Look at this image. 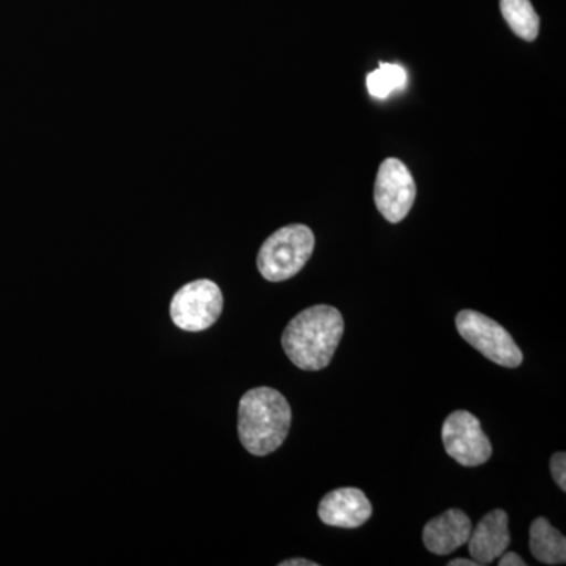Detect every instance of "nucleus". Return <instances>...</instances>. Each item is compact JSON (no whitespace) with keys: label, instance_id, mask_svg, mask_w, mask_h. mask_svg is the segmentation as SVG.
<instances>
[{"label":"nucleus","instance_id":"f257e3e1","mask_svg":"<svg viewBox=\"0 0 566 566\" xmlns=\"http://www.w3.org/2000/svg\"><path fill=\"white\" fill-rule=\"evenodd\" d=\"M344 331V316L337 308L314 305L294 316L285 327L283 352L301 370H323L333 360Z\"/></svg>","mask_w":566,"mask_h":566},{"label":"nucleus","instance_id":"f03ea898","mask_svg":"<svg viewBox=\"0 0 566 566\" xmlns=\"http://www.w3.org/2000/svg\"><path fill=\"white\" fill-rule=\"evenodd\" d=\"M292 427V406L273 387L245 392L238 408V433L249 453L266 457L285 442Z\"/></svg>","mask_w":566,"mask_h":566},{"label":"nucleus","instance_id":"7ed1b4c3","mask_svg":"<svg viewBox=\"0 0 566 566\" xmlns=\"http://www.w3.org/2000/svg\"><path fill=\"white\" fill-rule=\"evenodd\" d=\"M314 249L315 234L307 226L282 227L260 248L256 268L266 281H289L307 264Z\"/></svg>","mask_w":566,"mask_h":566},{"label":"nucleus","instance_id":"20e7f679","mask_svg":"<svg viewBox=\"0 0 566 566\" xmlns=\"http://www.w3.org/2000/svg\"><path fill=\"white\" fill-rule=\"evenodd\" d=\"M455 323L461 337L491 363L506 368H516L523 364L520 346L509 331L490 316L475 311H463L457 315Z\"/></svg>","mask_w":566,"mask_h":566},{"label":"nucleus","instance_id":"39448f33","mask_svg":"<svg viewBox=\"0 0 566 566\" xmlns=\"http://www.w3.org/2000/svg\"><path fill=\"white\" fill-rule=\"evenodd\" d=\"M222 308L223 296L218 283L199 279L186 283L174 294L170 318L186 333H202L218 322Z\"/></svg>","mask_w":566,"mask_h":566},{"label":"nucleus","instance_id":"423d86ee","mask_svg":"<svg viewBox=\"0 0 566 566\" xmlns=\"http://www.w3.org/2000/svg\"><path fill=\"white\" fill-rule=\"evenodd\" d=\"M446 452L458 464L476 468L493 455V446L483 431L480 420L468 411H455L442 424Z\"/></svg>","mask_w":566,"mask_h":566},{"label":"nucleus","instance_id":"0eeeda50","mask_svg":"<svg viewBox=\"0 0 566 566\" xmlns=\"http://www.w3.org/2000/svg\"><path fill=\"white\" fill-rule=\"evenodd\" d=\"M415 178L400 159L389 158L379 166L375 182V203L390 223L403 221L416 202Z\"/></svg>","mask_w":566,"mask_h":566},{"label":"nucleus","instance_id":"6e6552de","mask_svg":"<svg viewBox=\"0 0 566 566\" xmlns=\"http://www.w3.org/2000/svg\"><path fill=\"white\" fill-rule=\"evenodd\" d=\"M374 515L370 501L359 488H340L322 499L318 516L326 526L357 528Z\"/></svg>","mask_w":566,"mask_h":566},{"label":"nucleus","instance_id":"1a4fd4ad","mask_svg":"<svg viewBox=\"0 0 566 566\" xmlns=\"http://www.w3.org/2000/svg\"><path fill=\"white\" fill-rule=\"evenodd\" d=\"M469 554L479 565H491L509 551L512 536L509 531V515L497 509L488 513L476 524L468 539Z\"/></svg>","mask_w":566,"mask_h":566},{"label":"nucleus","instance_id":"9d476101","mask_svg":"<svg viewBox=\"0 0 566 566\" xmlns=\"http://www.w3.org/2000/svg\"><path fill=\"white\" fill-rule=\"evenodd\" d=\"M471 532L472 523L469 516L461 510L450 509L424 526V547L436 556H449L468 543Z\"/></svg>","mask_w":566,"mask_h":566},{"label":"nucleus","instance_id":"9b49d317","mask_svg":"<svg viewBox=\"0 0 566 566\" xmlns=\"http://www.w3.org/2000/svg\"><path fill=\"white\" fill-rule=\"evenodd\" d=\"M531 553L545 565H564L566 562L565 536L551 526L546 517H536L532 523Z\"/></svg>","mask_w":566,"mask_h":566},{"label":"nucleus","instance_id":"f8f14e48","mask_svg":"<svg viewBox=\"0 0 566 566\" xmlns=\"http://www.w3.org/2000/svg\"><path fill=\"white\" fill-rule=\"evenodd\" d=\"M502 17L520 39L534 41L538 36L539 18L531 0H501Z\"/></svg>","mask_w":566,"mask_h":566},{"label":"nucleus","instance_id":"ddd939ff","mask_svg":"<svg viewBox=\"0 0 566 566\" xmlns=\"http://www.w3.org/2000/svg\"><path fill=\"white\" fill-rule=\"evenodd\" d=\"M408 84V74L400 65L381 63L379 69L367 76V87L371 96L385 99L395 91H403Z\"/></svg>","mask_w":566,"mask_h":566},{"label":"nucleus","instance_id":"4468645a","mask_svg":"<svg viewBox=\"0 0 566 566\" xmlns=\"http://www.w3.org/2000/svg\"><path fill=\"white\" fill-rule=\"evenodd\" d=\"M551 472L560 490L566 491V455L564 452H558L551 458Z\"/></svg>","mask_w":566,"mask_h":566},{"label":"nucleus","instance_id":"2eb2a0df","mask_svg":"<svg viewBox=\"0 0 566 566\" xmlns=\"http://www.w3.org/2000/svg\"><path fill=\"white\" fill-rule=\"evenodd\" d=\"M526 562L523 560L516 553L512 551H505L501 557H499V566H526Z\"/></svg>","mask_w":566,"mask_h":566},{"label":"nucleus","instance_id":"dca6fc26","mask_svg":"<svg viewBox=\"0 0 566 566\" xmlns=\"http://www.w3.org/2000/svg\"><path fill=\"white\" fill-rule=\"evenodd\" d=\"M279 566H318V564L307 560V558H290V560L281 562Z\"/></svg>","mask_w":566,"mask_h":566},{"label":"nucleus","instance_id":"f3484780","mask_svg":"<svg viewBox=\"0 0 566 566\" xmlns=\"http://www.w3.org/2000/svg\"><path fill=\"white\" fill-rule=\"evenodd\" d=\"M449 566H479L475 560H468V558H455L450 562Z\"/></svg>","mask_w":566,"mask_h":566}]
</instances>
